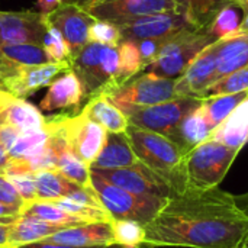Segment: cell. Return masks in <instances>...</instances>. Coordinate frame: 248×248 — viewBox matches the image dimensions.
Wrapping results in <instances>:
<instances>
[{"instance_id": "45", "label": "cell", "mask_w": 248, "mask_h": 248, "mask_svg": "<svg viewBox=\"0 0 248 248\" xmlns=\"http://www.w3.org/2000/svg\"><path fill=\"white\" fill-rule=\"evenodd\" d=\"M19 248H105L100 246L96 247H73V246H67V244H54V243H46V241H38V243H32V244H26Z\"/></svg>"}, {"instance_id": "11", "label": "cell", "mask_w": 248, "mask_h": 248, "mask_svg": "<svg viewBox=\"0 0 248 248\" xmlns=\"http://www.w3.org/2000/svg\"><path fill=\"white\" fill-rule=\"evenodd\" d=\"M122 41H142V39H169L182 31L198 29L180 12H169L137 17L132 20L116 23Z\"/></svg>"}, {"instance_id": "30", "label": "cell", "mask_w": 248, "mask_h": 248, "mask_svg": "<svg viewBox=\"0 0 248 248\" xmlns=\"http://www.w3.org/2000/svg\"><path fill=\"white\" fill-rule=\"evenodd\" d=\"M180 12L192 22L198 29L206 28L215 17L218 10L231 0H173Z\"/></svg>"}, {"instance_id": "47", "label": "cell", "mask_w": 248, "mask_h": 248, "mask_svg": "<svg viewBox=\"0 0 248 248\" xmlns=\"http://www.w3.org/2000/svg\"><path fill=\"white\" fill-rule=\"evenodd\" d=\"M15 99V96H12L9 92H6L3 87H0V112Z\"/></svg>"}, {"instance_id": "42", "label": "cell", "mask_w": 248, "mask_h": 248, "mask_svg": "<svg viewBox=\"0 0 248 248\" xmlns=\"http://www.w3.org/2000/svg\"><path fill=\"white\" fill-rule=\"evenodd\" d=\"M20 131H17L13 126H7V125H1L0 126V145L9 151L17 141V138L20 137Z\"/></svg>"}, {"instance_id": "41", "label": "cell", "mask_w": 248, "mask_h": 248, "mask_svg": "<svg viewBox=\"0 0 248 248\" xmlns=\"http://www.w3.org/2000/svg\"><path fill=\"white\" fill-rule=\"evenodd\" d=\"M0 203L15 206V208L23 206V201L20 199L15 186L3 174H0Z\"/></svg>"}, {"instance_id": "33", "label": "cell", "mask_w": 248, "mask_h": 248, "mask_svg": "<svg viewBox=\"0 0 248 248\" xmlns=\"http://www.w3.org/2000/svg\"><path fill=\"white\" fill-rule=\"evenodd\" d=\"M119 51V80L121 86L129 81L132 77L138 76L144 70V64L134 41H121L118 45Z\"/></svg>"}, {"instance_id": "25", "label": "cell", "mask_w": 248, "mask_h": 248, "mask_svg": "<svg viewBox=\"0 0 248 248\" xmlns=\"http://www.w3.org/2000/svg\"><path fill=\"white\" fill-rule=\"evenodd\" d=\"M65 227L52 225L32 217H20L9 227L7 248H19L26 244L44 241Z\"/></svg>"}, {"instance_id": "9", "label": "cell", "mask_w": 248, "mask_h": 248, "mask_svg": "<svg viewBox=\"0 0 248 248\" xmlns=\"http://www.w3.org/2000/svg\"><path fill=\"white\" fill-rule=\"evenodd\" d=\"M78 3L96 20L113 23L150 15L180 12L173 0H83Z\"/></svg>"}, {"instance_id": "20", "label": "cell", "mask_w": 248, "mask_h": 248, "mask_svg": "<svg viewBox=\"0 0 248 248\" xmlns=\"http://www.w3.org/2000/svg\"><path fill=\"white\" fill-rule=\"evenodd\" d=\"M51 62L42 46L22 44V45H1L0 46V83L17 73L23 67L39 65Z\"/></svg>"}, {"instance_id": "49", "label": "cell", "mask_w": 248, "mask_h": 248, "mask_svg": "<svg viewBox=\"0 0 248 248\" xmlns=\"http://www.w3.org/2000/svg\"><path fill=\"white\" fill-rule=\"evenodd\" d=\"M9 227L0 224V248H7V238H9Z\"/></svg>"}, {"instance_id": "35", "label": "cell", "mask_w": 248, "mask_h": 248, "mask_svg": "<svg viewBox=\"0 0 248 248\" xmlns=\"http://www.w3.org/2000/svg\"><path fill=\"white\" fill-rule=\"evenodd\" d=\"M243 92H248V65L240 68V70H235L231 74L215 81L203 93V97L234 94V93H243Z\"/></svg>"}, {"instance_id": "31", "label": "cell", "mask_w": 248, "mask_h": 248, "mask_svg": "<svg viewBox=\"0 0 248 248\" xmlns=\"http://www.w3.org/2000/svg\"><path fill=\"white\" fill-rule=\"evenodd\" d=\"M248 92L234 93V94H221L202 99V109L205 112L206 121L214 131L221 122H224L228 115L238 106V103L246 97Z\"/></svg>"}, {"instance_id": "36", "label": "cell", "mask_w": 248, "mask_h": 248, "mask_svg": "<svg viewBox=\"0 0 248 248\" xmlns=\"http://www.w3.org/2000/svg\"><path fill=\"white\" fill-rule=\"evenodd\" d=\"M52 203L60 206L67 214L78 217V218H83L87 222H102V221L110 222V221H113L110 218V215L105 209L89 206V205H83V203L74 202V201H71L68 198H60L57 201H52Z\"/></svg>"}, {"instance_id": "44", "label": "cell", "mask_w": 248, "mask_h": 248, "mask_svg": "<svg viewBox=\"0 0 248 248\" xmlns=\"http://www.w3.org/2000/svg\"><path fill=\"white\" fill-rule=\"evenodd\" d=\"M70 1H77V0H36V6L39 9V13L42 15H48L52 10H55L57 7L70 3Z\"/></svg>"}, {"instance_id": "3", "label": "cell", "mask_w": 248, "mask_h": 248, "mask_svg": "<svg viewBox=\"0 0 248 248\" xmlns=\"http://www.w3.org/2000/svg\"><path fill=\"white\" fill-rule=\"evenodd\" d=\"M81 83L83 97L109 94L121 87L118 46L87 42L80 54L70 62Z\"/></svg>"}, {"instance_id": "26", "label": "cell", "mask_w": 248, "mask_h": 248, "mask_svg": "<svg viewBox=\"0 0 248 248\" xmlns=\"http://www.w3.org/2000/svg\"><path fill=\"white\" fill-rule=\"evenodd\" d=\"M46 124V118L41 110L25 99L15 97L1 112H0V126H13L20 132L42 129Z\"/></svg>"}, {"instance_id": "37", "label": "cell", "mask_w": 248, "mask_h": 248, "mask_svg": "<svg viewBox=\"0 0 248 248\" xmlns=\"http://www.w3.org/2000/svg\"><path fill=\"white\" fill-rule=\"evenodd\" d=\"M42 48L49 57L51 62H70V51L62 35L46 22V32L44 35Z\"/></svg>"}, {"instance_id": "5", "label": "cell", "mask_w": 248, "mask_h": 248, "mask_svg": "<svg viewBox=\"0 0 248 248\" xmlns=\"http://www.w3.org/2000/svg\"><path fill=\"white\" fill-rule=\"evenodd\" d=\"M90 176L93 189L103 209L110 215L112 219H129L147 225L160 214V211L169 201L154 196L134 195L103 180L92 171Z\"/></svg>"}, {"instance_id": "12", "label": "cell", "mask_w": 248, "mask_h": 248, "mask_svg": "<svg viewBox=\"0 0 248 248\" xmlns=\"http://www.w3.org/2000/svg\"><path fill=\"white\" fill-rule=\"evenodd\" d=\"M62 126L71 151L90 167L105 147L108 131L81 112L64 113Z\"/></svg>"}, {"instance_id": "48", "label": "cell", "mask_w": 248, "mask_h": 248, "mask_svg": "<svg viewBox=\"0 0 248 248\" xmlns=\"http://www.w3.org/2000/svg\"><path fill=\"white\" fill-rule=\"evenodd\" d=\"M9 160H10V157H9L7 151L0 145V174H3V176H4L6 167L9 164Z\"/></svg>"}, {"instance_id": "50", "label": "cell", "mask_w": 248, "mask_h": 248, "mask_svg": "<svg viewBox=\"0 0 248 248\" xmlns=\"http://www.w3.org/2000/svg\"><path fill=\"white\" fill-rule=\"evenodd\" d=\"M105 248H140V247H125V246H121V244H110V246H106Z\"/></svg>"}, {"instance_id": "22", "label": "cell", "mask_w": 248, "mask_h": 248, "mask_svg": "<svg viewBox=\"0 0 248 248\" xmlns=\"http://www.w3.org/2000/svg\"><path fill=\"white\" fill-rule=\"evenodd\" d=\"M217 81L248 65V32L215 42Z\"/></svg>"}, {"instance_id": "1", "label": "cell", "mask_w": 248, "mask_h": 248, "mask_svg": "<svg viewBox=\"0 0 248 248\" xmlns=\"http://www.w3.org/2000/svg\"><path fill=\"white\" fill-rule=\"evenodd\" d=\"M145 246L180 248H248V211L221 190L186 189L171 196L145 225Z\"/></svg>"}, {"instance_id": "15", "label": "cell", "mask_w": 248, "mask_h": 248, "mask_svg": "<svg viewBox=\"0 0 248 248\" xmlns=\"http://www.w3.org/2000/svg\"><path fill=\"white\" fill-rule=\"evenodd\" d=\"M217 81V52L215 44L205 48L176 78L174 90L177 96L203 97V93Z\"/></svg>"}, {"instance_id": "24", "label": "cell", "mask_w": 248, "mask_h": 248, "mask_svg": "<svg viewBox=\"0 0 248 248\" xmlns=\"http://www.w3.org/2000/svg\"><path fill=\"white\" fill-rule=\"evenodd\" d=\"M212 129L206 121L205 112L201 105L199 108H196L182 119V122L171 134L170 140L174 141L187 154L193 148L205 142L209 138Z\"/></svg>"}, {"instance_id": "13", "label": "cell", "mask_w": 248, "mask_h": 248, "mask_svg": "<svg viewBox=\"0 0 248 248\" xmlns=\"http://www.w3.org/2000/svg\"><path fill=\"white\" fill-rule=\"evenodd\" d=\"M45 19L62 35L70 51V62L87 45L90 26L96 20L78 1H70L57 7L51 13L45 15Z\"/></svg>"}, {"instance_id": "40", "label": "cell", "mask_w": 248, "mask_h": 248, "mask_svg": "<svg viewBox=\"0 0 248 248\" xmlns=\"http://www.w3.org/2000/svg\"><path fill=\"white\" fill-rule=\"evenodd\" d=\"M167 39H142V41H137V46H138V51H140V55H141V60H142V64H144V70L151 65L161 46L164 45ZM135 42V41H134Z\"/></svg>"}, {"instance_id": "38", "label": "cell", "mask_w": 248, "mask_h": 248, "mask_svg": "<svg viewBox=\"0 0 248 248\" xmlns=\"http://www.w3.org/2000/svg\"><path fill=\"white\" fill-rule=\"evenodd\" d=\"M122 41L121 31L116 23L106 20H94L89 31V42L109 46H118Z\"/></svg>"}, {"instance_id": "6", "label": "cell", "mask_w": 248, "mask_h": 248, "mask_svg": "<svg viewBox=\"0 0 248 248\" xmlns=\"http://www.w3.org/2000/svg\"><path fill=\"white\" fill-rule=\"evenodd\" d=\"M215 44L206 28L186 29L169 38L161 46L155 61L147 70L160 77L176 80L190 62L209 45Z\"/></svg>"}, {"instance_id": "28", "label": "cell", "mask_w": 248, "mask_h": 248, "mask_svg": "<svg viewBox=\"0 0 248 248\" xmlns=\"http://www.w3.org/2000/svg\"><path fill=\"white\" fill-rule=\"evenodd\" d=\"M20 215L22 217H32V218L41 219L44 222H48V224H52V225L65 227V228L89 224L83 218L70 215L65 211H62L60 206H57L55 203L46 202V201L25 202L23 206L20 208Z\"/></svg>"}, {"instance_id": "39", "label": "cell", "mask_w": 248, "mask_h": 248, "mask_svg": "<svg viewBox=\"0 0 248 248\" xmlns=\"http://www.w3.org/2000/svg\"><path fill=\"white\" fill-rule=\"evenodd\" d=\"M6 179L15 186L20 199L25 202L36 201V185L32 173L25 174H6Z\"/></svg>"}, {"instance_id": "23", "label": "cell", "mask_w": 248, "mask_h": 248, "mask_svg": "<svg viewBox=\"0 0 248 248\" xmlns=\"http://www.w3.org/2000/svg\"><path fill=\"white\" fill-rule=\"evenodd\" d=\"M80 112L110 134H122L129 126L128 118L124 115V112L116 108L103 93L90 97Z\"/></svg>"}, {"instance_id": "4", "label": "cell", "mask_w": 248, "mask_h": 248, "mask_svg": "<svg viewBox=\"0 0 248 248\" xmlns=\"http://www.w3.org/2000/svg\"><path fill=\"white\" fill-rule=\"evenodd\" d=\"M240 151L206 140L186 154L187 189L209 190L221 185Z\"/></svg>"}, {"instance_id": "34", "label": "cell", "mask_w": 248, "mask_h": 248, "mask_svg": "<svg viewBox=\"0 0 248 248\" xmlns=\"http://www.w3.org/2000/svg\"><path fill=\"white\" fill-rule=\"evenodd\" d=\"M112 231L115 244L125 247H140L145 243V225L129 219H113Z\"/></svg>"}, {"instance_id": "18", "label": "cell", "mask_w": 248, "mask_h": 248, "mask_svg": "<svg viewBox=\"0 0 248 248\" xmlns=\"http://www.w3.org/2000/svg\"><path fill=\"white\" fill-rule=\"evenodd\" d=\"M44 241L54 243V244H67L73 247H96V246L106 247L115 244L112 221L89 222L84 225L64 228Z\"/></svg>"}, {"instance_id": "43", "label": "cell", "mask_w": 248, "mask_h": 248, "mask_svg": "<svg viewBox=\"0 0 248 248\" xmlns=\"http://www.w3.org/2000/svg\"><path fill=\"white\" fill-rule=\"evenodd\" d=\"M20 217H22L20 215V208H15V206L0 203V224L12 225Z\"/></svg>"}, {"instance_id": "14", "label": "cell", "mask_w": 248, "mask_h": 248, "mask_svg": "<svg viewBox=\"0 0 248 248\" xmlns=\"http://www.w3.org/2000/svg\"><path fill=\"white\" fill-rule=\"evenodd\" d=\"M45 32L46 19L39 12L0 10V46L22 44L42 46Z\"/></svg>"}, {"instance_id": "2", "label": "cell", "mask_w": 248, "mask_h": 248, "mask_svg": "<svg viewBox=\"0 0 248 248\" xmlns=\"http://www.w3.org/2000/svg\"><path fill=\"white\" fill-rule=\"evenodd\" d=\"M131 147L145 167L166 180L176 195L187 189L186 153L169 137L129 125L125 131Z\"/></svg>"}, {"instance_id": "19", "label": "cell", "mask_w": 248, "mask_h": 248, "mask_svg": "<svg viewBox=\"0 0 248 248\" xmlns=\"http://www.w3.org/2000/svg\"><path fill=\"white\" fill-rule=\"evenodd\" d=\"M211 141L241 151L248 144V94L209 135Z\"/></svg>"}, {"instance_id": "17", "label": "cell", "mask_w": 248, "mask_h": 248, "mask_svg": "<svg viewBox=\"0 0 248 248\" xmlns=\"http://www.w3.org/2000/svg\"><path fill=\"white\" fill-rule=\"evenodd\" d=\"M84 100L83 89L78 77L70 68L55 77L48 86V92L41 100L39 108L45 112L57 109H73L74 113L80 112V105Z\"/></svg>"}, {"instance_id": "8", "label": "cell", "mask_w": 248, "mask_h": 248, "mask_svg": "<svg viewBox=\"0 0 248 248\" xmlns=\"http://www.w3.org/2000/svg\"><path fill=\"white\" fill-rule=\"evenodd\" d=\"M176 80L160 77L150 71L138 74L126 81L115 92L106 94L109 100L116 106H153L174 97H179L174 90Z\"/></svg>"}, {"instance_id": "27", "label": "cell", "mask_w": 248, "mask_h": 248, "mask_svg": "<svg viewBox=\"0 0 248 248\" xmlns=\"http://www.w3.org/2000/svg\"><path fill=\"white\" fill-rule=\"evenodd\" d=\"M36 185V201L52 202L60 198H70L78 189V185L65 179L58 170H45L33 174Z\"/></svg>"}, {"instance_id": "29", "label": "cell", "mask_w": 248, "mask_h": 248, "mask_svg": "<svg viewBox=\"0 0 248 248\" xmlns=\"http://www.w3.org/2000/svg\"><path fill=\"white\" fill-rule=\"evenodd\" d=\"M241 9L237 6L234 0L222 6L215 17L211 20V23L206 26L209 35L215 42L221 39H227L231 36H235L240 33V26H241Z\"/></svg>"}, {"instance_id": "32", "label": "cell", "mask_w": 248, "mask_h": 248, "mask_svg": "<svg viewBox=\"0 0 248 248\" xmlns=\"http://www.w3.org/2000/svg\"><path fill=\"white\" fill-rule=\"evenodd\" d=\"M49 141V129L46 125L42 129L22 132L17 138L16 144L7 151L10 158L16 160H28L38 154Z\"/></svg>"}, {"instance_id": "16", "label": "cell", "mask_w": 248, "mask_h": 248, "mask_svg": "<svg viewBox=\"0 0 248 248\" xmlns=\"http://www.w3.org/2000/svg\"><path fill=\"white\" fill-rule=\"evenodd\" d=\"M70 68V62H46L23 67L17 73L1 81L0 87H3L6 92L17 99H25L39 89L49 86L55 77Z\"/></svg>"}, {"instance_id": "21", "label": "cell", "mask_w": 248, "mask_h": 248, "mask_svg": "<svg viewBox=\"0 0 248 248\" xmlns=\"http://www.w3.org/2000/svg\"><path fill=\"white\" fill-rule=\"evenodd\" d=\"M138 163L140 160L137 158L126 134L125 132L122 134L108 132L105 147L102 148L97 158L92 163L90 169L115 170V169L134 167Z\"/></svg>"}, {"instance_id": "7", "label": "cell", "mask_w": 248, "mask_h": 248, "mask_svg": "<svg viewBox=\"0 0 248 248\" xmlns=\"http://www.w3.org/2000/svg\"><path fill=\"white\" fill-rule=\"evenodd\" d=\"M201 105V97L179 96L153 106H122L119 109L128 118L129 125L148 129L170 138L182 119Z\"/></svg>"}, {"instance_id": "10", "label": "cell", "mask_w": 248, "mask_h": 248, "mask_svg": "<svg viewBox=\"0 0 248 248\" xmlns=\"http://www.w3.org/2000/svg\"><path fill=\"white\" fill-rule=\"evenodd\" d=\"M90 171L103 180L128 190L134 195L140 196H154L160 199H170L174 196V190L170 185L163 180L153 170L145 167L142 163H138L134 167L126 169H115V170H97L90 169Z\"/></svg>"}, {"instance_id": "46", "label": "cell", "mask_w": 248, "mask_h": 248, "mask_svg": "<svg viewBox=\"0 0 248 248\" xmlns=\"http://www.w3.org/2000/svg\"><path fill=\"white\" fill-rule=\"evenodd\" d=\"M237 3V6L241 9L243 12V20H241V26H240V33H247L248 32V0H234ZM238 33V35H240Z\"/></svg>"}]
</instances>
